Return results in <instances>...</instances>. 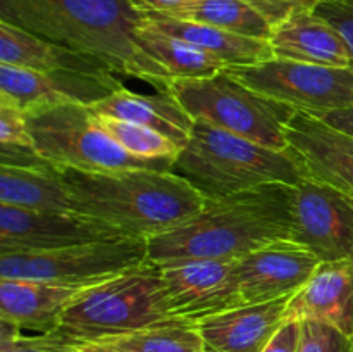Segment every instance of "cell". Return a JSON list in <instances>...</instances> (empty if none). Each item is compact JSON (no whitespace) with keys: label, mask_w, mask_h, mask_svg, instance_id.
<instances>
[{"label":"cell","mask_w":353,"mask_h":352,"mask_svg":"<svg viewBox=\"0 0 353 352\" xmlns=\"http://www.w3.org/2000/svg\"><path fill=\"white\" fill-rule=\"evenodd\" d=\"M0 204L28 211H71L64 179L52 164L41 168L0 164Z\"/></svg>","instance_id":"cell-23"},{"label":"cell","mask_w":353,"mask_h":352,"mask_svg":"<svg viewBox=\"0 0 353 352\" xmlns=\"http://www.w3.org/2000/svg\"><path fill=\"white\" fill-rule=\"evenodd\" d=\"M293 242L321 262L353 261V199L341 190L307 176L293 185Z\"/></svg>","instance_id":"cell-10"},{"label":"cell","mask_w":353,"mask_h":352,"mask_svg":"<svg viewBox=\"0 0 353 352\" xmlns=\"http://www.w3.org/2000/svg\"><path fill=\"white\" fill-rule=\"evenodd\" d=\"M147 261V238H117L54 251L0 252V278L90 286Z\"/></svg>","instance_id":"cell-8"},{"label":"cell","mask_w":353,"mask_h":352,"mask_svg":"<svg viewBox=\"0 0 353 352\" xmlns=\"http://www.w3.org/2000/svg\"><path fill=\"white\" fill-rule=\"evenodd\" d=\"M228 71L261 95L316 117L353 106L352 68L271 57L252 66H233Z\"/></svg>","instance_id":"cell-9"},{"label":"cell","mask_w":353,"mask_h":352,"mask_svg":"<svg viewBox=\"0 0 353 352\" xmlns=\"http://www.w3.org/2000/svg\"><path fill=\"white\" fill-rule=\"evenodd\" d=\"M130 2L143 14L155 12L171 16V14L185 9L186 6H190L195 0H130Z\"/></svg>","instance_id":"cell-35"},{"label":"cell","mask_w":353,"mask_h":352,"mask_svg":"<svg viewBox=\"0 0 353 352\" xmlns=\"http://www.w3.org/2000/svg\"><path fill=\"white\" fill-rule=\"evenodd\" d=\"M168 92L193 117L276 150H288L285 126L296 113L286 104L261 95L228 69L200 78H176Z\"/></svg>","instance_id":"cell-6"},{"label":"cell","mask_w":353,"mask_h":352,"mask_svg":"<svg viewBox=\"0 0 353 352\" xmlns=\"http://www.w3.org/2000/svg\"><path fill=\"white\" fill-rule=\"evenodd\" d=\"M0 164L21 166V168H41V166H48L50 162L40 157L34 148L0 144Z\"/></svg>","instance_id":"cell-34"},{"label":"cell","mask_w":353,"mask_h":352,"mask_svg":"<svg viewBox=\"0 0 353 352\" xmlns=\"http://www.w3.org/2000/svg\"><path fill=\"white\" fill-rule=\"evenodd\" d=\"M138 43L150 57H154L165 71L176 78H200L210 76L228 69V66L209 52L181 40L162 33L161 30L143 21L137 31Z\"/></svg>","instance_id":"cell-25"},{"label":"cell","mask_w":353,"mask_h":352,"mask_svg":"<svg viewBox=\"0 0 353 352\" xmlns=\"http://www.w3.org/2000/svg\"><path fill=\"white\" fill-rule=\"evenodd\" d=\"M299 352H353V338L323 321L303 320Z\"/></svg>","instance_id":"cell-29"},{"label":"cell","mask_w":353,"mask_h":352,"mask_svg":"<svg viewBox=\"0 0 353 352\" xmlns=\"http://www.w3.org/2000/svg\"><path fill=\"white\" fill-rule=\"evenodd\" d=\"M0 21L95 55L114 72L168 92L171 75L138 43L145 14L130 0H0Z\"/></svg>","instance_id":"cell-1"},{"label":"cell","mask_w":353,"mask_h":352,"mask_svg":"<svg viewBox=\"0 0 353 352\" xmlns=\"http://www.w3.org/2000/svg\"><path fill=\"white\" fill-rule=\"evenodd\" d=\"M123 88L124 85L114 75L41 72L0 62V104L16 107L24 114L68 104L93 106Z\"/></svg>","instance_id":"cell-12"},{"label":"cell","mask_w":353,"mask_h":352,"mask_svg":"<svg viewBox=\"0 0 353 352\" xmlns=\"http://www.w3.org/2000/svg\"><path fill=\"white\" fill-rule=\"evenodd\" d=\"M324 123L330 124L331 128L338 131H343V133L353 137V106L352 107H343V109L331 110V113L324 114L323 117Z\"/></svg>","instance_id":"cell-36"},{"label":"cell","mask_w":353,"mask_h":352,"mask_svg":"<svg viewBox=\"0 0 353 352\" xmlns=\"http://www.w3.org/2000/svg\"><path fill=\"white\" fill-rule=\"evenodd\" d=\"M285 320L323 321L353 338V261L321 262L309 282L290 297Z\"/></svg>","instance_id":"cell-16"},{"label":"cell","mask_w":353,"mask_h":352,"mask_svg":"<svg viewBox=\"0 0 353 352\" xmlns=\"http://www.w3.org/2000/svg\"><path fill=\"white\" fill-rule=\"evenodd\" d=\"M292 192V185L271 183L205 199L199 214L148 238V261L241 259L268 245L293 242Z\"/></svg>","instance_id":"cell-2"},{"label":"cell","mask_w":353,"mask_h":352,"mask_svg":"<svg viewBox=\"0 0 353 352\" xmlns=\"http://www.w3.org/2000/svg\"><path fill=\"white\" fill-rule=\"evenodd\" d=\"M145 19L148 24L161 30L162 33L181 38L195 47L202 48L203 52H209L214 57L223 61L228 68L252 66L274 57L271 43L268 40L241 37V35L210 26V24L178 19V17L165 16V14L148 12L145 14Z\"/></svg>","instance_id":"cell-22"},{"label":"cell","mask_w":353,"mask_h":352,"mask_svg":"<svg viewBox=\"0 0 353 352\" xmlns=\"http://www.w3.org/2000/svg\"><path fill=\"white\" fill-rule=\"evenodd\" d=\"M172 171L203 199L233 195L271 183L296 185L309 176L293 148L276 150L236 133L195 119L188 144Z\"/></svg>","instance_id":"cell-4"},{"label":"cell","mask_w":353,"mask_h":352,"mask_svg":"<svg viewBox=\"0 0 353 352\" xmlns=\"http://www.w3.org/2000/svg\"><path fill=\"white\" fill-rule=\"evenodd\" d=\"M319 259L296 242H278L236 259V276L243 304H262L295 295Z\"/></svg>","instance_id":"cell-14"},{"label":"cell","mask_w":353,"mask_h":352,"mask_svg":"<svg viewBox=\"0 0 353 352\" xmlns=\"http://www.w3.org/2000/svg\"><path fill=\"white\" fill-rule=\"evenodd\" d=\"M117 238L130 237L103 221L74 211H28L0 204V252L54 251Z\"/></svg>","instance_id":"cell-13"},{"label":"cell","mask_w":353,"mask_h":352,"mask_svg":"<svg viewBox=\"0 0 353 352\" xmlns=\"http://www.w3.org/2000/svg\"><path fill=\"white\" fill-rule=\"evenodd\" d=\"M176 317L196 323L243 306L236 259H172L159 264Z\"/></svg>","instance_id":"cell-11"},{"label":"cell","mask_w":353,"mask_h":352,"mask_svg":"<svg viewBox=\"0 0 353 352\" xmlns=\"http://www.w3.org/2000/svg\"><path fill=\"white\" fill-rule=\"evenodd\" d=\"M179 320L172 311L157 262L147 261L83 290L59 326L79 344L92 338Z\"/></svg>","instance_id":"cell-5"},{"label":"cell","mask_w":353,"mask_h":352,"mask_svg":"<svg viewBox=\"0 0 353 352\" xmlns=\"http://www.w3.org/2000/svg\"><path fill=\"white\" fill-rule=\"evenodd\" d=\"M302 321L285 320L262 352H299Z\"/></svg>","instance_id":"cell-33"},{"label":"cell","mask_w":353,"mask_h":352,"mask_svg":"<svg viewBox=\"0 0 353 352\" xmlns=\"http://www.w3.org/2000/svg\"><path fill=\"white\" fill-rule=\"evenodd\" d=\"M288 299L243 304L195 323L207 352H262L285 321Z\"/></svg>","instance_id":"cell-17"},{"label":"cell","mask_w":353,"mask_h":352,"mask_svg":"<svg viewBox=\"0 0 353 352\" xmlns=\"http://www.w3.org/2000/svg\"><path fill=\"white\" fill-rule=\"evenodd\" d=\"M57 169L69 192L71 211L103 221L130 238L148 240L172 230L199 214L205 202L174 171Z\"/></svg>","instance_id":"cell-3"},{"label":"cell","mask_w":353,"mask_h":352,"mask_svg":"<svg viewBox=\"0 0 353 352\" xmlns=\"http://www.w3.org/2000/svg\"><path fill=\"white\" fill-rule=\"evenodd\" d=\"M78 344V338L61 326L37 337H23L17 324L0 320V352H72Z\"/></svg>","instance_id":"cell-28"},{"label":"cell","mask_w":353,"mask_h":352,"mask_svg":"<svg viewBox=\"0 0 353 352\" xmlns=\"http://www.w3.org/2000/svg\"><path fill=\"white\" fill-rule=\"evenodd\" d=\"M0 144L34 148L23 110L0 104Z\"/></svg>","instance_id":"cell-31"},{"label":"cell","mask_w":353,"mask_h":352,"mask_svg":"<svg viewBox=\"0 0 353 352\" xmlns=\"http://www.w3.org/2000/svg\"><path fill=\"white\" fill-rule=\"evenodd\" d=\"M265 17L272 28L302 9H316L321 0H250Z\"/></svg>","instance_id":"cell-32"},{"label":"cell","mask_w":353,"mask_h":352,"mask_svg":"<svg viewBox=\"0 0 353 352\" xmlns=\"http://www.w3.org/2000/svg\"><path fill=\"white\" fill-rule=\"evenodd\" d=\"M274 57L309 64L352 68V55L343 37L314 9L293 12L272 28L269 38Z\"/></svg>","instance_id":"cell-18"},{"label":"cell","mask_w":353,"mask_h":352,"mask_svg":"<svg viewBox=\"0 0 353 352\" xmlns=\"http://www.w3.org/2000/svg\"><path fill=\"white\" fill-rule=\"evenodd\" d=\"M72 352H207V349L195 323L174 320L85 340Z\"/></svg>","instance_id":"cell-24"},{"label":"cell","mask_w":353,"mask_h":352,"mask_svg":"<svg viewBox=\"0 0 353 352\" xmlns=\"http://www.w3.org/2000/svg\"><path fill=\"white\" fill-rule=\"evenodd\" d=\"M85 289L88 286L0 278V320L10 321L21 330L47 333L59 328L64 311Z\"/></svg>","instance_id":"cell-19"},{"label":"cell","mask_w":353,"mask_h":352,"mask_svg":"<svg viewBox=\"0 0 353 352\" xmlns=\"http://www.w3.org/2000/svg\"><path fill=\"white\" fill-rule=\"evenodd\" d=\"M171 17L210 24L241 37L268 40L272 24L250 0H195Z\"/></svg>","instance_id":"cell-26"},{"label":"cell","mask_w":353,"mask_h":352,"mask_svg":"<svg viewBox=\"0 0 353 352\" xmlns=\"http://www.w3.org/2000/svg\"><path fill=\"white\" fill-rule=\"evenodd\" d=\"M99 124L103 128L112 140L130 154L141 159H176L179 150L169 138L152 128L141 124L128 123V121L112 119V117H99Z\"/></svg>","instance_id":"cell-27"},{"label":"cell","mask_w":353,"mask_h":352,"mask_svg":"<svg viewBox=\"0 0 353 352\" xmlns=\"http://www.w3.org/2000/svg\"><path fill=\"white\" fill-rule=\"evenodd\" d=\"M314 12L326 19L343 37L350 50L353 69V0H321Z\"/></svg>","instance_id":"cell-30"},{"label":"cell","mask_w":353,"mask_h":352,"mask_svg":"<svg viewBox=\"0 0 353 352\" xmlns=\"http://www.w3.org/2000/svg\"><path fill=\"white\" fill-rule=\"evenodd\" d=\"M285 135L309 176L353 199V137L302 110H296L286 123Z\"/></svg>","instance_id":"cell-15"},{"label":"cell","mask_w":353,"mask_h":352,"mask_svg":"<svg viewBox=\"0 0 353 352\" xmlns=\"http://www.w3.org/2000/svg\"><path fill=\"white\" fill-rule=\"evenodd\" d=\"M90 109L99 117H112L152 128L169 138L179 150L188 144L195 123L169 92L141 95L123 88L90 106Z\"/></svg>","instance_id":"cell-20"},{"label":"cell","mask_w":353,"mask_h":352,"mask_svg":"<svg viewBox=\"0 0 353 352\" xmlns=\"http://www.w3.org/2000/svg\"><path fill=\"white\" fill-rule=\"evenodd\" d=\"M0 62L33 71H76L86 75H116L95 55L72 50L64 45L0 21Z\"/></svg>","instance_id":"cell-21"},{"label":"cell","mask_w":353,"mask_h":352,"mask_svg":"<svg viewBox=\"0 0 353 352\" xmlns=\"http://www.w3.org/2000/svg\"><path fill=\"white\" fill-rule=\"evenodd\" d=\"M34 150L55 168L79 171H172L176 159H141L124 150L99 124L90 106L43 107L26 113Z\"/></svg>","instance_id":"cell-7"}]
</instances>
